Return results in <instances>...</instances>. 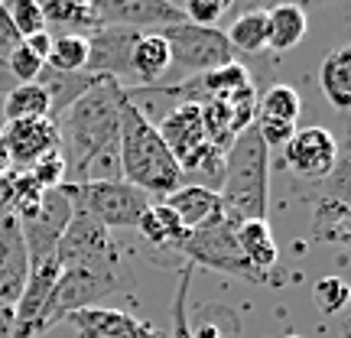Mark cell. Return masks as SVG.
Masks as SVG:
<instances>
[{
  "mask_svg": "<svg viewBox=\"0 0 351 338\" xmlns=\"http://www.w3.org/2000/svg\"><path fill=\"white\" fill-rule=\"evenodd\" d=\"M121 91L124 88L117 82L104 78L56 121L62 137L65 182L78 186L98 179H121Z\"/></svg>",
  "mask_w": 351,
  "mask_h": 338,
  "instance_id": "1",
  "label": "cell"
},
{
  "mask_svg": "<svg viewBox=\"0 0 351 338\" xmlns=\"http://www.w3.org/2000/svg\"><path fill=\"white\" fill-rule=\"evenodd\" d=\"M121 179L143 189L150 199H166L182 186V169L166 150L160 130L134 101L121 91Z\"/></svg>",
  "mask_w": 351,
  "mask_h": 338,
  "instance_id": "2",
  "label": "cell"
},
{
  "mask_svg": "<svg viewBox=\"0 0 351 338\" xmlns=\"http://www.w3.org/2000/svg\"><path fill=\"white\" fill-rule=\"evenodd\" d=\"M218 199L231 225L267 221L270 215V150L254 127L238 134L228 147Z\"/></svg>",
  "mask_w": 351,
  "mask_h": 338,
  "instance_id": "3",
  "label": "cell"
},
{
  "mask_svg": "<svg viewBox=\"0 0 351 338\" xmlns=\"http://www.w3.org/2000/svg\"><path fill=\"white\" fill-rule=\"evenodd\" d=\"M176 257L182 263H192V267H208V270H221L228 276H238V280H247L254 287H283L270 276H261L251 263L244 261V254L238 248V238H234V225L228 218H218L212 225L195 228L189 231L186 241L179 244Z\"/></svg>",
  "mask_w": 351,
  "mask_h": 338,
  "instance_id": "4",
  "label": "cell"
},
{
  "mask_svg": "<svg viewBox=\"0 0 351 338\" xmlns=\"http://www.w3.org/2000/svg\"><path fill=\"white\" fill-rule=\"evenodd\" d=\"M69 199L75 208L88 212L95 221L108 228V231H121V228H137L143 212L153 205V199L143 189L130 186L124 179H98V182H62Z\"/></svg>",
  "mask_w": 351,
  "mask_h": 338,
  "instance_id": "5",
  "label": "cell"
},
{
  "mask_svg": "<svg viewBox=\"0 0 351 338\" xmlns=\"http://www.w3.org/2000/svg\"><path fill=\"white\" fill-rule=\"evenodd\" d=\"M124 283V267L121 270H91V267H59V280L49 293V302L43 309V335L52 326L65 322L72 313L98 306L104 296L117 293Z\"/></svg>",
  "mask_w": 351,
  "mask_h": 338,
  "instance_id": "6",
  "label": "cell"
},
{
  "mask_svg": "<svg viewBox=\"0 0 351 338\" xmlns=\"http://www.w3.org/2000/svg\"><path fill=\"white\" fill-rule=\"evenodd\" d=\"M56 261L59 267H91V270H121L124 267L114 234L75 205H72V218L59 238Z\"/></svg>",
  "mask_w": 351,
  "mask_h": 338,
  "instance_id": "7",
  "label": "cell"
},
{
  "mask_svg": "<svg viewBox=\"0 0 351 338\" xmlns=\"http://www.w3.org/2000/svg\"><path fill=\"white\" fill-rule=\"evenodd\" d=\"M163 36L173 52V65H179L182 72H192V75H205V72L238 62V52L231 49L228 36L218 26H195L182 20L176 26H166Z\"/></svg>",
  "mask_w": 351,
  "mask_h": 338,
  "instance_id": "8",
  "label": "cell"
},
{
  "mask_svg": "<svg viewBox=\"0 0 351 338\" xmlns=\"http://www.w3.org/2000/svg\"><path fill=\"white\" fill-rule=\"evenodd\" d=\"M156 130L163 137L166 150L173 153V160L182 169V186H186V179L205 160H212L215 153H221V150H215L212 143H208V137H205L199 104H176L173 111L163 114V121L156 124Z\"/></svg>",
  "mask_w": 351,
  "mask_h": 338,
  "instance_id": "9",
  "label": "cell"
},
{
  "mask_svg": "<svg viewBox=\"0 0 351 338\" xmlns=\"http://www.w3.org/2000/svg\"><path fill=\"white\" fill-rule=\"evenodd\" d=\"M69 218H72V199H69L65 186L43 192V199H39L33 208H26V212L16 215L29 261L52 257V254H56L59 238H62L65 225H69Z\"/></svg>",
  "mask_w": 351,
  "mask_h": 338,
  "instance_id": "10",
  "label": "cell"
},
{
  "mask_svg": "<svg viewBox=\"0 0 351 338\" xmlns=\"http://www.w3.org/2000/svg\"><path fill=\"white\" fill-rule=\"evenodd\" d=\"M91 13L98 26L134 33H163L166 26L186 20L173 0H91Z\"/></svg>",
  "mask_w": 351,
  "mask_h": 338,
  "instance_id": "11",
  "label": "cell"
},
{
  "mask_svg": "<svg viewBox=\"0 0 351 338\" xmlns=\"http://www.w3.org/2000/svg\"><path fill=\"white\" fill-rule=\"evenodd\" d=\"M339 156V140L326 127H296V134L283 147V166L296 176V182H319L332 176Z\"/></svg>",
  "mask_w": 351,
  "mask_h": 338,
  "instance_id": "12",
  "label": "cell"
},
{
  "mask_svg": "<svg viewBox=\"0 0 351 338\" xmlns=\"http://www.w3.org/2000/svg\"><path fill=\"white\" fill-rule=\"evenodd\" d=\"M140 33L134 29H114V26H98L88 33V65L85 72H95L101 78H111L117 85L130 91L134 78H130V52Z\"/></svg>",
  "mask_w": 351,
  "mask_h": 338,
  "instance_id": "13",
  "label": "cell"
},
{
  "mask_svg": "<svg viewBox=\"0 0 351 338\" xmlns=\"http://www.w3.org/2000/svg\"><path fill=\"white\" fill-rule=\"evenodd\" d=\"M0 140L7 147L13 169H29L39 163L43 156L62 150V137H59V124L49 117H36V121H10L0 130Z\"/></svg>",
  "mask_w": 351,
  "mask_h": 338,
  "instance_id": "14",
  "label": "cell"
},
{
  "mask_svg": "<svg viewBox=\"0 0 351 338\" xmlns=\"http://www.w3.org/2000/svg\"><path fill=\"white\" fill-rule=\"evenodd\" d=\"M82 338H163L150 322L124 309H104V306H88L65 319Z\"/></svg>",
  "mask_w": 351,
  "mask_h": 338,
  "instance_id": "15",
  "label": "cell"
},
{
  "mask_svg": "<svg viewBox=\"0 0 351 338\" xmlns=\"http://www.w3.org/2000/svg\"><path fill=\"white\" fill-rule=\"evenodd\" d=\"M29 276V254L16 218L0 221V306H16Z\"/></svg>",
  "mask_w": 351,
  "mask_h": 338,
  "instance_id": "16",
  "label": "cell"
},
{
  "mask_svg": "<svg viewBox=\"0 0 351 338\" xmlns=\"http://www.w3.org/2000/svg\"><path fill=\"white\" fill-rule=\"evenodd\" d=\"M163 205L173 208L186 231H195V228H205V225H212V221H218V218H225L218 192L205 186H192V182L169 192L163 199Z\"/></svg>",
  "mask_w": 351,
  "mask_h": 338,
  "instance_id": "17",
  "label": "cell"
},
{
  "mask_svg": "<svg viewBox=\"0 0 351 338\" xmlns=\"http://www.w3.org/2000/svg\"><path fill=\"white\" fill-rule=\"evenodd\" d=\"M169 65H173V52H169V43H166L163 33H140L137 43H134V52H130L134 88L160 85L163 75L169 72Z\"/></svg>",
  "mask_w": 351,
  "mask_h": 338,
  "instance_id": "18",
  "label": "cell"
},
{
  "mask_svg": "<svg viewBox=\"0 0 351 338\" xmlns=\"http://www.w3.org/2000/svg\"><path fill=\"white\" fill-rule=\"evenodd\" d=\"M234 238H238V248L244 254V261L251 263L261 276H270L276 283H283L287 276L276 274L280 267V248L274 241V231L267 221H244V225H234Z\"/></svg>",
  "mask_w": 351,
  "mask_h": 338,
  "instance_id": "19",
  "label": "cell"
},
{
  "mask_svg": "<svg viewBox=\"0 0 351 338\" xmlns=\"http://www.w3.org/2000/svg\"><path fill=\"white\" fill-rule=\"evenodd\" d=\"M36 82L43 85V91L49 95L52 121H59L85 91H91V88L98 85V82H104V78L95 75V72H56L49 65H43V72H39Z\"/></svg>",
  "mask_w": 351,
  "mask_h": 338,
  "instance_id": "20",
  "label": "cell"
},
{
  "mask_svg": "<svg viewBox=\"0 0 351 338\" xmlns=\"http://www.w3.org/2000/svg\"><path fill=\"white\" fill-rule=\"evenodd\" d=\"M137 231L147 244H153L160 254H169V257H176L179 244H182L189 234L186 228H182V221L176 218V212L166 208L163 202H153L150 208L143 212V218L137 221ZM176 261H179V257H176Z\"/></svg>",
  "mask_w": 351,
  "mask_h": 338,
  "instance_id": "21",
  "label": "cell"
},
{
  "mask_svg": "<svg viewBox=\"0 0 351 338\" xmlns=\"http://www.w3.org/2000/svg\"><path fill=\"white\" fill-rule=\"evenodd\" d=\"M319 88L326 101L335 111H348L351 108V49L348 46H335L326 52V59L319 62Z\"/></svg>",
  "mask_w": 351,
  "mask_h": 338,
  "instance_id": "22",
  "label": "cell"
},
{
  "mask_svg": "<svg viewBox=\"0 0 351 338\" xmlns=\"http://www.w3.org/2000/svg\"><path fill=\"white\" fill-rule=\"evenodd\" d=\"M267 26H270V39L267 49L270 52H289L300 46L306 29H309V16L302 7H276L267 13Z\"/></svg>",
  "mask_w": 351,
  "mask_h": 338,
  "instance_id": "23",
  "label": "cell"
},
{
  "mask_svg": "<svg viewBox=\"0 0 351 338\" xmlns=\"http://www.w3.org/2000/svg\"><path fill=\"white\" fill-rule=\"evenodd\" d=\"M36 117H49V95L43 91L39 82H26V85H13L3 98V121H36Z\"/></svg>",
  "mask_w": 351,
  "mask_h": 338,
  "instance_id": "24",
  "label": "cell"
},
{
  "mask_svg": "<svg viewBox=\"0 0 351 338\" xmlns=\"http://www.w3.org/2000/svg\"><path fill=\"white\" fill-rule=\"evenodd\" d=\"M39 3H43L46 26H62L69 33H82V36L98 29L95 13H91V0H39Z\"/></svg>",
  "mask_w": 351,
  "mask_h": 338,
  "instance_id": "25",
  "label": "cell"
},
{
  "mask_svg": "<svg viewBox=\"0 0 351 338\" xmlns=\"http://www.w3.org/2000/svg\"><path fill=\"white\" fill-rule=\"evenodd\" d=\"M228 43L231 49L244 52V56H257V52H267V39H270V26H267V13H241L231 20L228 26Z\"/></svg>",
  "mask_w": 351,
  "mask_h": 338,
  "instance_id": "26",
  "label": "cell"
},
{
  "mask_svg": "<svg viewBox=\"0 0 351 338\" xmlns=\"http://www.w3.org/2000/svg\"><path fill=\"white\" fill-rule=\"evenodd\" d=\"M302 98L296 88L289 85H270L257 98V117H274V121H287V124H300Z\"/></svg>",
  "mask_w": 351,
  "mask_h": 338,
  "instance_id": "27",
  "label": "cell"
},
{
  "mask_svg": "<svg viewBox=\"0 0 351 338\" xmlns=\"http://www.w3.org/2000/svg\"><path fill=\"white\" fill-rule=\"evenodd\" d=\"M49 69L56 72H85L88 65V39L82 33H62L52 36V49L46 59Z\"/></svg>",
  "mask_w": 351,
  "mask_h": 338,
  "instance_id": "28",
  "label": "cell"
},
{
  "mask_svg": "<svg viewBox=\"0 0 351 338\" xmlns=\"http://www.w3.org/2000/svg\"><path fill=\"white\" fill-rule=\"evenodd\" d=\"M189 287H192V263H182L176 270V293L169 302V335L166 338H192L189 328Z\"/></svg>",
  "mask_w": 351,
  "mask_h": 338,
  "instance_id": "29",
  "label": "cell"
},
{
  "mask_svg": "<svg viewBox=\"0 0 351 338\" xmlns=\"http://www.w3.org/2000/svg\"><path fill=\"white\" fill-rule=\"evenodd\" d=\"M0 3H3V13H7V20H10V26L16 29L20 39L36 36L43 29H49L39 0H0Z\"/></svg>",
  "mask_w": 351,
  "mask_h": 338,
  "instance_id": "30",
  "label": "cell"
},
{
  "mask_svg": "<svg viewBox=\"0 0 351 338\" xmlns=\"http://www.w3.org/2000/svg\"><path fill=\"white\" fill-rule=\"evenodd\" d=\"M351 300V287L341 276H319L313 287V302L322 315H339Z\"/></svg>",
  "mask_w": 351,
  "mask_h": 338,
  "instance_id": "31",
  "label": "cell"
},
{
  "mask_svg": "<svg viewBox=\"0 0 351 338\" xmlns=\"http://www.w3.org/2000/svg\"><path fill=\"white\" fill-rule=\"evenodd\" d=\"M231 3L234 0H176L182 16L195 26H218L231 16Z\"/></svg>",
  "mask_w": 351,
  "mask_h": 338,
  "instance_id": "32",
  "label": "cell"
},
{
  "mask_svg": "<svg viewBox=\"0 0 351 338\" xmlns=\"http://www.w3.org/2000/svg\"><path fill=\"white\" fill-rule=\"evenodd\" d=\"M43 59L33 56V52L23 46V39H20V46L10 52V59H7V72H10L13 85H26V82H36L39 72H43Z\"/></svg>",
  "mask_w": 351,
  "mask_h": 338,
  "instance_id": "33",
  "label": "cell"
},
{
  "mask_svg": "<svg viewBox=\"0 0 351 338\" xmlns=\"http://www.w3.org/2000/svg\"><path fill=\"white\" fill-rule=\"evenodd\" d=\"M332 0H234L231 3V20L241 16V13H270L276 7H302V10H309V7H326Z\"/></svg>",
  "mask_w": 351,
  "mask_h": 338,
  "instance_id": "34",
  "label": "cell"
},
{
  "mask_svg": "<svg viewBox=\"0 0 351 338\" xmlns=\"http://www.w3.org/2000/svg\"><path fill=\"white\" fill-rule=\"evenodd\" d=\"M29 176L36 179L39 186L46 189H59L65 182V160H62V150L59 153H49V156H43L39 163L29 166Z\"/></svg>",
  "mask_w": 351,
  "mask_h": 338,
  "instance_id": "35",
  "label": "cell"
},
{
  "mask_svg": "<svg viewBox=\"0 0 351 338\" xmlns=\"http://www.w3.org/2000/svg\"><path fill=\"white\" fill-rule=\"evenodd\" d=\"M254 130L261 134V140L267 143V150L274 147H287L289 137L296 134V124H287V121H274V117H254Z\"/></svg>",
  "mask_w": 351,
  "mask_h": 338,
  "instance_id": "36",
  "label": "cell"
},
{
  "mask_svg": "<svg viewBox=\"0 0 351 338\" xmlns=\"http://www.w3.org/2000/svg\"><path fill=\"white\" fill-rule=\"evenodd\" d=\"M228 315H231V309H221V319H218V309H215V306H205V309H202V319L189 322L192 338H231V332L221 328V322H225Z\"/></svg>",
  "mask_w": 351,
  "mask_h": 338,
  "instance_id": "37",
  "label": "cell"
},
{
  "mask_svg": "<svg viewBox=\"0 0 351 338\" xmlns=\"http://www.w3.org/2000/svg\"><path fill=\"white\" fill-rule=\"evenodd\" d=\"M20 46V36H16V29L10 26L7 20V13H3V3H0V69L7 72V59H10V52ZM10 75V72H7Z\"/></svg>",
  "mask_w": 351,
  "mask_h": 338,
  "instance_id": "38",
  "label": "cell"
},
{
  "mask_svg": "<svg viewBox=\"0 0 351 338\" xmlns=\"http://www.w3.org/2000/svg\"><path fill=\"white\" fill-rule=\"evenodd\" d=\"M16 218V192H13V169L0 176V221Z\"/></svg>",
  "mask_w": 351,
  "mask_h": 338,
  "instance_id": "39",
  "label": "cell"
},
{
  "mask_svg": "<svg viewBox=\"0 0 351 338\" xmlns=\"http://www.w3.org/2000/svg\"><path fill=\"white\" fill-rule=\"evenodd\" d=\"M23 46L33 52V56H39V59L46 62V59H49V49H52V33H49V29H43V33H36V36H26Z\"/></svg>",
  "mask_w": 351,
  "mask_h": 338,
  "instance_id": "40",
  "label": "cell"
},
{
  "mask_svg": "<svg viewBox=\"0 0 351 338\" xmlns=\"http://www.w3.org/2000/svg\"><path fill=\"white\" fill-rule=\"evenodd\" d=\"M13 326H16L13 306H0V338H13Z\"/></svg>",
  "mask_w": 351,
  "mask_h": 338,
  "instance_id": "41",
  "label": "cell"
},
{
  "mask_svg": "<svg viewBox=\"0 0 351 338\" xmlns=\"http://www.w3.org/2000/svg\"><path fill=\"white\" fill-rule=\"evenodd\" d=\"M13 166H10V156H7V147H3V140H0V176H7Z\"/></svg>",
  "mask_w": 351,
  "mask_h": 338,
  "instance_id": "42",
  "label": "cell"
},
{
  "mask_svg": "<svg viewBox=\"0 0 351 338\" xmlns=\"http://www.w3.org/2000/svg\"><path fill=\"white\" fill-rule=\"evenodd\" d=\"M13 88V78L7 75V72H3V69H0V91H3V95H7V91H10Z\"/></svg>",
  "mask_w": 351,
  "mask_h": 338,
  "instance_id": "43",
  "label": "cell"
},
{
  "mask_svg": "<svg viewBox=\"0 0 351 338\" xmlns=\"http://www.w3.org/2000/svg\"><path fill=\"white\" fill-rule=\"evenodd\" d=\"M283 338H306V335H283Z\"/></svg>",
  "mask_w": 351,
  "mask_h": 338,
  "instance_id": "44",
  "label": "cell"
}]
</instances>
